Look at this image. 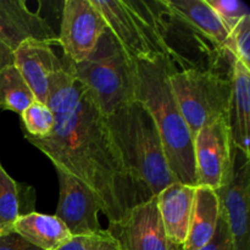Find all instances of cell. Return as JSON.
Listing matches in <instances>:
<instances>
[{"label": "cell", "instance_id": "cell-1", "mask_svg": "<svg viewBox=\"0 0 250 250\" xmlns=\"http://www.w3.org/2000/svg\"><path fill=\"white\" fill-rule=\"evenodd\" d=\"M49 136L27 141L42 151L55 170L80 180L97 198L109 225L121 221L136 205L153 197L127 167L106 122L81 85L72 105L54 115Z\"/></svg>", "mask_w": 250, "mask_h": 250}, {"label": "cell", "instance_id": "cell-2", "mask_svg": "<svg viewBox=\"0 0 250 250\" xmlns=\"http://www.w3.org/2000/svg\"><path fill=\"white\" fill-rule=\"evenodd\" d=\"M137 62L136 100L156 125L168 167L176 181L197 187L193 134L173 97L170 77L177 68L170 59Z\"/></svg>", "mask_w": 250, "mask_h": 250}, {"label": "cell", "instance_id": "cell-3", "mask_svg": "<svg viewBox=\"0 0 250 250\" xmlns=\"http://www.w3.org/2000/svg\"><path fill=\"white\" fill-rule=\"evenodd\" d=\"M110 133L132 175L156 197L173 177L153 117L142 103L132 102L106 117Z\"/></svg>", "mask_w": 250, "mask_h": 250}, {"label": "cell", "instance_id": "cell-4", "mask_svg": "<svg viewBox=\"0 0 250 250\" xmlns=\"http://www.w3.org/2000/svg\"><path fill=\"white\" fill-rule=\"evenodd\" d=\"M63 61L104 116L136 102L137 62L127 55L109 29L82 62Z\"/></svg>", "mask_w": 250, "mask_h": 250}, {"label": "cell", "instance_id": "cell-5", "mask_svg": "<svg viewBox=\"0 0 250 250\" xmlns=\"http://www.w3.org/2000/svg\"><path fill=\"white\" fill-rule=\"evenodd\" d=\"M127 55L134 61L170 59L163 0H92Z\"/></svg>", "mask_w": 250, "mask_h": 250}, {"label": "cell", "instance_id": "cell-6", "mask_svg": "<svg viewBox=\"0 0 250 250\" xmlns=\"http://www.w3.org/2000/svg\"><path fill=\"white\" fill-rule=\"evenodd\" d=\"M171 88L193 137L222 117H229L232 100V76L214 71L183 70L171 75Z\"/></svg>", "mask_w": 250, "mask_h": 250}, {"label": "cell", "instance_id": "cell-7", "mask_svg": "<svg viewBox=\"0 0 250 250\" xmlns=\"http://www.w3.org/2000/svg\"><path fill=\"white\" fill-rule=\"evenodd\" d=\"M197 186L217 190L232 175L237 149L232 142L229 117L205 126L193 137Z\"/></svg>", "mask_w": 250, "mask_h": 250}, {"label": "cell", "instance_id": "cell-8", "mask_svg": "<svg viewBox=\"0 0 250 250\" xmlns=\"http://www.w3.org/2000/svg\"><path fill=\"white\" fill-rule=\"evenodd\" d=\"M106 29V22L92 0H66L58 34L66 60L72 63L85 60Z\"/></svg>", "mask_w": 250, "mask_h": 250}, {"label": "cell", "instance_id": "cell-9", "mask_svg": "<svg viewBox=\"0 0 250 250\" xmlns=\"http://www.w3.org/2000/svg\"><path fill=\"white\" fill-rule=\"evenodd\" d=\"M216 193L220 215L224 217L231 237L232 250H250V163L239 150L236 151L232 175Z\"/></svg>", "mask_w": 250, "mask_h": 250}, {"label": "cell", "instance_id": "cell-10", "mask_svg": "<svg viewBox=\"0 0 250 250\" xmlns=\"http://www.w3.org/2000/svg\"><path fill=\"white\" fill-rule=\"evenodd\" d=\"M107 231L121 250H182L167 238L156 197L132 208L121 221L109 225Z\"/></svg>", "mask_w": 250, "mask_h": 250}, {"label": "cell", "instance_id": "cell-11", "mask_svg": "<svg viewBox=\"0 0 250 250\" xmlns=\"http://www.w3.org/2000/svg\"><path fill=\"white\" fill-rule=\"evenodd\" d=\"M60 186L55 216L65 224L72 237H90L102 229L97 198L73 176L56 170Z\"/></svg>", "mask_w": 250, "mask_h": 250}, {"label": "cell", "instance_id": "cell-12", "mask_svg": "<svg viewBox=\"0 0 250 250\" xmlns=\"http://www.w3.org/2000/svg\"><path fill=\"white\" fill-rule=\"evenodd\" d=\"M58 43V34L49 22L33 12L22 0H0V43L14 51L26 41Z\"/></svg>", "mask_w": 250, "mask_h": 250}, {"label": "cell", "instance_id": "cell-13", "mask_svg": "<svg viewBox=\"0 0 250 250\" xmlns=\"http://www.w3.org/2000/svg\"><path fill=\"white\" fill-rule=\"evenodd\" d=\"M12 65L21 73L37 102L45 104L49 77L63 67V61L50 44L31 39L12 51Z\"/></svg>", "mask_w": 250, "mask_h": 250}, {"label": "cell", "instance_id": "cell-14", "mask_svg": "<svg viewBox=\"0 0 250 250\" xmlns=\"http://www.w3.org/2000/svg\"><path fill=\"white\" fill-rule=\"evenodd\" d=\"M194 190L193 186L175 182L156 195L158 209L167 238L180 248L187 238Z\"/></svg>", "mask_w": 250, "mask_h": 250}, {"label": "cell", "instance_id": "cell-15", "mask_svg": "<svg viewBox=\"0 0 250 250\" xmlns=\"http://www.w3.org/2000/svg\"><path fill=\"white\" fill-rule=\"evenodd\" d=\"M232 100L229 121L232 142L237 150L250 158V68L238 60H234L232 71Z\"/></svg>", "mask_w": 250, "mask_h": 250}, {"label": "cell", "instance_id": "cell-16", "mask_svg": "<svg viewBox=\"0 0 250 250\" xmlns=\"http://www.w3.org/2000/svg\"><path fill=\"white\" fill-rule=\"evenodd\" d=\"M220 219V200L216 190L197 186L194 190L189 227L182 250H202L210 243Z\"/></svg>", "mask_w": 250, "mask_h": 250}, {"label": "cell", "instance_id": "cell-17", "mask_svg": "<svg viewBox=\"0 0 250 250\" xmlns=\"http://www.w3.org/2000/svg\"><path fill=\"white\" fill-rule=\"evenodd\" d=\"M168 10L229 53V34L207 0H164Z\"/></svg>", "mask_w": 250, "mask_h": 250}, {"label": "cell", "instance_id": "cell-18", "mask_svg": "<svg viewBox=\"0 0 250 250\" xmlns=\"http://www.w3.org/2000/svg\"><path fill=\"white\" fill-rule=\"evenodd\" d=\"M12 229L42 250H58L72 238L65 224L55 215L36 211L20 215Z\"/></svg>", "mask_w": 250, "mask_h": 250}, {"label": "cell", "instance_id": "cell-19", "mask_svg": "<svg viewBox=\"0 0 250 250\" xmlns=\"http://www.w3.org/2000/svg\"><path fill=\"white\" fill-rule=\"evenodd\" d=\"M34 100L33 93L14 65L0 70V110H9L21 116Z\"/></svg>", "mask_w": 250, "mask_h": 250}, {"label": "cell", "instance_id": "cell-20", "mask_svg": "<svg viewBox=\"0 0 250 250\" xmlns=\"http://www.w3.org/2000/svg\"><path fill=\"white\" fill-rule=\"evenodd\" d=\"M19 185L0 164V234L11 231L20 211Z\"/></svg>", "mask_w": 250, "mask_h": 250}, {"label": "cell", "instance_id": "cell-21", "mask_svg": "<svg viewBox=\"0 0 250 250\" xmlns=\"http://www.w3.org/2000/svg\"><path fill=\"white\" fill-rule=\"evenodd\" d=\"M22 124L26 136L33 138H44L49 136L55 126V117L44 103L34 100L21 114Z\"/></svg>", "mask_w": 250, "mask_h": 250}, {"label": "cell", "instance_id": "cell-22", "mask_svg": "<svg viewBox=\"0 0 250 250\" xmlns=\"http://www.w3.org/2000/svg\"><path fill=\"white\" fill-rule=\"evenodd\" d=\"M211 9L216 12L229 34L244 19L250 16V10L241 0H207Z\"/></svg>", "mask_w": 250, "mask_h": 250}, {"label": "cell", "instance_id": "cell-23", "mask_svg": "<svg viewBox=\"0 0 250 250\" xmlns=\"http://www.w3.org/2000/svg\"><path fill=\"white\" fill-rule=\"evenodd\" d=\"M229 53L250 68V16L244 17L229 33Z\"/></svg>", "mask_w": 250, "mask_h": 250}, {"label": "cell", "instance_id": "cell-24", "mask_svg": "<svg viewBox=\"0 0 250 250\" xmlns=\"http://www.w3.org/2000/svg\"><path fill=\"white\" fill-rule=\"evenodd\" d=\"M202 250H232V242L229 229H227L226 222L221 215H220L214 237L210 241V243Z\"/></svg>", "mask_w": 250, "mask_h": 250}, {"label": "cell", "instance_id": "cell-25", "mask_svg": "<svg viewBox=\"0 0 250 250\" xmlns=\"http://www.w3.org/2000/svg\"><path fill=\"white\" fill-rule=\"evenodd\" d=\"M0 250H42L11 229L0 234Z\"/></svg>", "mask_w": 250, "mask_h": 250}, {"label": "cell", "instance_id": "cell-26", "mask_svg": "<svg viewBox=\"0 0 250 250\" xmlns=\"http://www.w3.org/2000/svg\"><path fill=\"white\" fill-rule=\"evenodd\" d=\"M90 250H121L120 244L107 229H100L90 237Z\"/></svg>", "mask_w": 250, "mask_h": 250}, {"label": "cell", "instance_id": "cell-27", "mask_svg": "<svg viewBox=\"0 0 250 250\" xmlns=\"http://www.w3.org/2000/svg\"><path fill=\"white\" fill-rule=\"evenodd\" d=\"M90 237H72L58 250H90Z\"/></svg>", "mask_w": 250, "mask_h": 250}, {"label": "cell", "instance_id": "cell-28", "mask_svg": "<svg viewBox=\"0 0 250 250\" xmlns=\"http://www.w3.org/2000/svg\"><path fill=\"white\" fill-rule=\"evenodd\" d=\"M9 65H12V53L0 43V70Z\"/></svg>", "mask_w": 250, "mask_h": 250}]
</instances>
